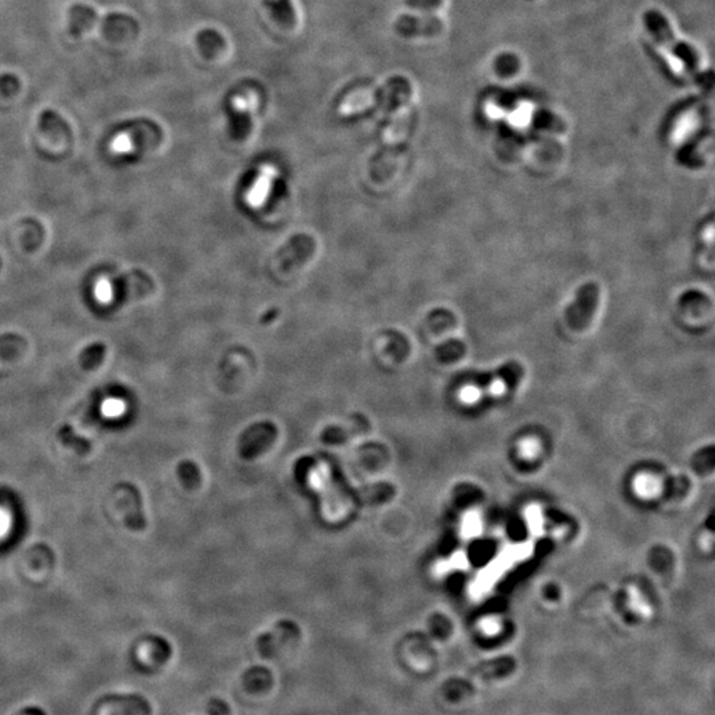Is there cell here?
I'll return each mask as SVG.
<instances>
[{"instance_id": "1", "label": "cell", "mask_w": 715, "mask_h": 715, "mask_svg": "<svg viewBox=\"0 0 715 715\" xmlns=\"http://www.w3.org/2000/svg\"><path fill=\"white\" fill-rule=\"evenodd\" d=\"M649 33L654 37L665 53L666 60H672V68L675 73L687 77H697L704 74L702 57L692 45L685 42L678 33L674 31L668 18L657 11H651L645 18Z\"/></svg>"}, {"instance_id": "2", "label": "cell", "mask_w": 715, "mask_h": 715, "mask_svg": "<svg viewBox=\"0 0 715 715\" xmlns=\"http://www.w3.org/2000/svg\"><path fill=\"white\" fill-rule=\"evenodd\" d=\"M412 86L406 77H392L383 88H359L350 92L342 98L338 106L339 114L350 117L359 114L374 106H398L401 102L410 100Z\"/></svg>"}, {"instance_id": "3", "label": "cell", "mask_w": 715, "mask_h": 715, "mask_svg": "<svg viewBox=\"0 0 715 715\" xmlns=\"http://www.w3.org/2000/svg\"><path fill=\"white\" fill-rule=\"evenodd\" d=\"M412 119H413V110L410 100H407L396 106L395 113L391 117L387 129L384 131V148L387 158H391L394 155V151L398 150L400 145L408 137Z\"/></svg>"}, {"instance_id": "4", "label": "cell", "mask_w": 715, "mask_h": 715, "mask_svg": "<svg viewBox=\"0 0 715 715\" xmlns=\"http://www.w3.org/2000/svg\"><path fill=\"white\" fill-rule=\"evenodd\" d=\"M600 301V289L596 284L584 285L579 290L577 300L569 306L567 312V321L571 326H587L589 321L598 312Z\"/></svg>"}, {"instance_id": "5", "label": "cell", "mask_w": 715, "mask_h": 715, "mask_svg": "<svg viewBox=\"0 0 715 715\" xmlns=\"http://www.w3.org/2000/svg\"><path fill=\"white\" fill-rule=\"evenodd\" d=\"M314 240L306 235H300L295 237L283 252L278 253L277 268L280 273L288 274L301 266V264L307 261V259L314 252Z\"/></svg>"}, {"instance_id": "6", "label": "cell", "mask_w": 715, "mask_h": 715, "mask_svg": "<svg viewBox=\"0 0 715 715\" xmlns=\"http://www.w3.org/2000/svg\"><path fill=\"white\" fill-rule=\"evenodd\" d=\"M277 431L272 424L261 422L244 433L240 440V451L244 457L252 459L259 453L264 452L274 442Z\"/></svg>"}, {"instance_id": "7", "label": "cell", "mask_w": 715, "mask_h": 715, "mask_svg": "<svg viewBox=\"0 0 715 715\" xmlns=\"http://www.w3.org/2000/svg\"><path fill=\"white\" fill-rule=\"evenodd\" d=\"M395 30L404 36H436L444 30V21L436 16L403 15L395 23Z\"/></svg>"}, {"instance_id": "8", "label": "cell", "mask_w": 715, "mask_h": 715, "mask_svg": "<svg viewBox=\"0 0 715 715\" xmlns=\"http://www.w3.org/2000/svg\"><path fill=\"white\" fill-rule=\"evenodd\" d=\"M95 20L97 13L92 7L85 4H76L69 11V32L72 36H80L92 28Z\"/></svg>"}, {"instance_id": "9", "label": "cell", "mask_w": 715, "mask_h": 715, "mask_svg": "<svg viewBox=\"0 0 715 715\" xmlns=\"http://www.w3.org/2000/svg\"><path fill=\"white\" fill-rule=\"evenodd\" d=\"M137 23L125 13H110L104 20V32L109 39L122 37L125 33L137 32Z\"/></svg>"}, {"instance_id": "10", "label": "cell", "mask_w": 715, "mask_h": 715, "mask_svg": "<svg viewBox=\"0 0 715 715\" xmlns=\"http://www.w3.org/2000/svg\"><path fill=\"white\" fill-rule=\"evenodd\" d=\"M265 7L283 25L290 27L295 21V10L292 0H264Z\"/></svg>"}, {"instance_id": "11", "label": "cell", "mask_w": 715, "mask_h": 715, "mask_svg": "<svg viewBox=\"0 0 715 715\" xmlns=\"http://www.w3.org/2000/svg\"><path fill=\"white\" fill-rule=\"evenodd\" d=\"M200 49L206 56H213L224 47V42L219 33L215 31H203L198 36Z\"/></svg>"}, {"instance_id": "12", "label": "cell", "mask_w": 715, "mask_h": 715, "mask_svg": "<svg viewBox=\"0 0 715 715\" xmlns=\"http://www.w3.org/2000/svg\"><path fill=\"white\" fill-rule=\"evenodd\" d=\"M125 412V404L124 401L117 399L106 400L102 406V413L105 415L106 418H119L121 415H124Z\"/></svg>"}, {"instance_id": "13", "label": "cell", "mask_w": 715, "mask_h": 715, "mask_svg": "<svg viewBox=\"0 0 715 715\" xmlns=\"http://www.w3.org/2000/svg\"><path fill=\"white\" fill-rule=\"evenodd\" d=\"M406 3L412 8L419 10H436L442 7L444 0H406Z\"/></svg>"}, {"instance_id": "14", "label": "cell", "mask_w": 715, "mask_h": 715, "mask_svg": "<svg viewBox=\"0 0 715 715\" xmlns=\"http://www.w3.org/2000/svg\"><path fill=\"white\" fill-rule=\"evenodd\" d=\"M6 85H7V88H4V89H3V92L10 95V93H13L15 90H18V88H19V80H18L15 76H12V74H4V76H1V77H0V88H3V86H6Z\"/></svg>"}, {"instance_id": "15", "label": "cell", "mask_w": 715, "mask_h": 715, "mask_svg": "<svg viewBox=\"0 0 715 715\" xmlns=\"http://www.w3.org/2000/svg\"><path fill=\"white\" fill-rule=\"evenodd\" d=\"M656 488H657L656 486V481L653 478H651V477H642V478H640V489H642V493H644V495L653 493Z\"/></svg>"}, {"instance_id": "16", "label": "cell", "mask_w": 715, "mask_h": 715, "mask_svg": "<svg viewBox=\"0 0 715 715\" xmlns=\"http://www.w3.org/2000/svg\"><path fill=\"white\" fill-rule=\"evenodd\" d=\"M11 526V518L4 510L0 509V536L8 533Z\"/></svg>"}, {"instance_id": "17", "label": "cell", "mask_w": 715, "mask_h": 715, "mask_svg": "<svg viewBox=\"0 0 715 715\" xmlns=\"http://www.w3.org/2000/svg\"><path fill=\"white\" fill-rule=\"evenodd\" d=\"M522 448H524V453L526 456H534L536 453V444L534 442H526L522 445Z\"/></svg>"}]
</instances>
